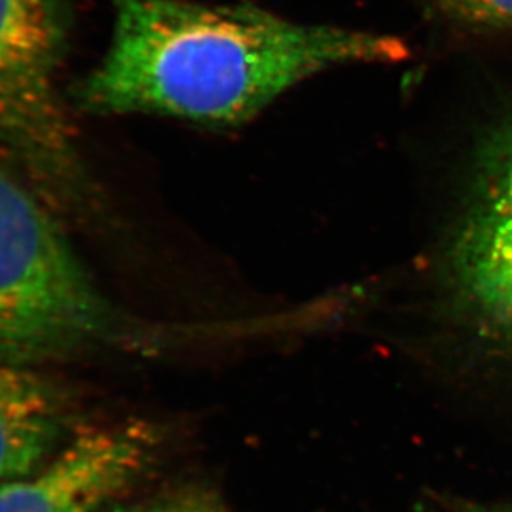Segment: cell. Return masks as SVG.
Instances as JSON below:
<instances>
[{
	"label": "cell",
	"instance_id": "1",
	"mask_svg": "<svg viewBox=\"0 0 512 512\" xmlns=\"http://www.w3.org/2000/svg\"><path fill=\"white\" fill-rule=\"evenodd\" d=\"M110 2L109 54L77 94L97 114L238 125L323 70L408 57L393 35L296 24L255 5Z\"/></svg>",
	"mask_w": 512,
	"mask_h": 512
},
{
	"label": "cell",
	"instance_id": "2",
	"mask_svg": "<svg viewBox=\"0 0 512 512\" xmlns=\"http://www.w3.org/2000/svg\"><path fill=\"white\" fill-rule=\"evenodd\" d=\"M59 222L0 160V361L30 365L112 350L132 338Z\"/></svg>",
	"mask_w": 512,
	"mask_h": 512
},
{
	"label": "cell",
	"instance_id": "3",
	"mask_svg": "<svg viewBox=\"0 0 512 512\" xmlns=\"http://www.w3.org/2000/svg\"><path fill=\"white\" fill-rule=\"evenodd\" d=\"M65 32L62 0H0V160L60 222L87 225L102 202L57 87Z\"/></svg>",
	"mask_w": 512,
	"mask_h": 512
},
{
	"label": "cell",
	"instance_id": "4",
	"mask_svg": "<svg viewBox=\"0 0 512 512\" xmlns=\"http://www.w3.org/2000/svg\"><path fill=\"white\" fill-rule=\"evenodd\" d=\"M162 436L145 421L84 423L29 473L0 484V512H102L153 468Z\"/></svg>",
	"mask_w": 512,
	"mask_h": 512
},
{
	"label": "cell",
	"instance_id": "5",
	"mask_svg": "<svg viewBox=\"0 0 512 512\" xmlns=\"http://www.w3.org/2000/svg\"><path fill=\"white\" fill-rule=\"evenodd\" d=\"M451 271L476 320L512 343V114L484 145L471 205L454 238Z\"/></svg>",
	"mask_w": 512,
	"mask_h": 512
},
{
	"label": "cell",
	"instance_id": "6",
	"mask_svg": "<svg viewBox=\"0 0 512 512\" xmlns=\"http://www.w3.org/2000/svg\"><path fill=\"white\" fill-rule=\"evenodd\" d=\"M82 424L67 386L30 365L0 361V484L44 463Z\"/></svg>",
	"mask_w": 512,
	"mask_h": 512
},
{
	"label": "cell",
	"instance_id": "7",
	"mask_svg": "<svg viewBox=\"0 0 512 512\" xmlns=\"http://www.w3.org/2000/svg\"><path fill=\"white\" fill-rule=\"evenodd\" d=\"M454 19L484 29L512 32V0H434Z\"/></svg>",
	"mask_w": 512,
	"mask_h": 512
},
{
	"label": "cell",
	"instance_id": "8",
	"mask_svg": "<svg viewBox=\"0 0 512 512\" xmlns=\"http://www.w3.org/2000/svg\"><path fill=\"white\" fill-rule=\"evenodd\" d=\"M114 512H225V509L212 494L188 488L130 504Z\"/></svg>",
	"mask_w": 512,
	"mask_h": 512
}]
</instances>
